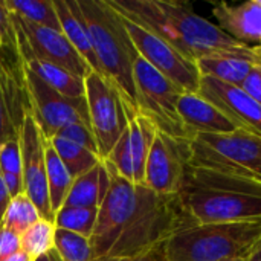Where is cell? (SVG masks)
<instances>
[{"mask_svg":"<svg viewBox=\"0 0 261 261\" xmlns=\"http://www.w3.org/2000/svg\"><path fill=\"white\" fill-rule=\"evenodd\" d=\"M107 2L122 17L150 29L194 61L214 54H261L258 46L252 47L234 40L217 24L196 14L187 3L170 0Z\"/></svg>","mask_w":261,"mask_h":261,"instance_id":"cell-1","label":"cell"},{"mask_svg":"<svg viewBox=\"0 0 261 261\" xmlns=\"http://www.w3.org/2000/svg\"><path fill=\"white\" fill-rule=\"evenodd\" d=\"M177 197L191 223L261 222V182L188 165Z\"/></svg>","mask_w":261,"mask_h":261,"instance_id":"cell-2","label":"cell"},{"mask_svg":"<svg viewBox=\"0 0 261 261\" xmlns=\"http://www.w3.org/2000/svg\"><path fill=\"white\" fill-rule=\"evenodd\" d=\"M102 76L118 90L127 115H136L138 96L133 66L138 50L124 26L122 17L107 0H78Z\"/></svg>","mask_w":261,"mask_h":261,"instance_id":"cell-3","label":"cell"},{"mask_svg":"<svg viewBox=\"0 0 261 261\" xmlns=\"http://www.w3.org/2000/svg\"><path fill=\"white\" fill-rule=\"evenodd\" d=\"M191 223L177 196H161L138 187V203L107 257L139 258L159 248L182 226Z\"/></svg>","mask_w":261,"mask_h":261,"instance_id":"cell-4","label":"cell"},{"mask_svg":"<svg viewBox=\"0 0 261 261\" xmlns=\"http://www.w3.org/2000/svg\"><path fill=\"white\" fill-rule=\"evenodd\" d=\"M261 237V222L188 223L164 245L165 261H222L246 258Z\"/></svg>","mask_w":261,"mask_h":261,"instance_id":"cell-5","label":"cell"},{"mask_svg":"<svg viewBox=\"0 0 261 261\" xmlns=\"http://www.w3.org/2000/svg\"><path fill=\"white\" fill-rule=\"evenodd\" d=\"M190 167L261 182V136L246 130L190 139Z\"/></svg>","mask_w":261,"mask_h":261,"instance_id":"cell-6","label":"cell"},{"mask_svg":"<svg viewBox=\"0 0 261 261\" xmlns=\"http://www.w3.org/2000/svg\"><path fill=\"white\" fill-rule=\"evenodd\" d=\"M133 76L139 113L150 119L158 132L176 139L190 141V135L177 110L179 99L185 92L139 55L135 60Z\"/></svg>","mask_w":261,"mask_h":261,"instance_id":"cell-7","label":"cell"},{"mask_svg":"<svg viewBox=\"0 0 261 261\" xmlns=\"http://www.w3.org/2000/svg\"><path fill=\"white\" fill-rule=\"evenodd\" d=\"M122 21L139 57H142L151 67H154L159 73L174 83L182 92H199L202 75L194 60L177 50L174 46H171L142 24L125 17H122Z\"/></svg>","mask_w":261,"mask_h":261,"instance_id":"cell-8","label":"cell"},{"mask_svg":"<svg viewBox=\"0 0 261 261\" xmlns=\"http://www.w3.org/2000/svg\"><path fill=\"white\" fill-rule=\"evenodd\" d=\"M89 121L101 161H106L128 124V115L118 90L99 73L92 72L86 80Z\"/></svg>","mask_w":261,"mask_h":261,"instance_id":"cell-9","label":"cell"},{"mask_svg":"<svg viewBox=\"0 0 261 261\" xmlns=\"http://www.w3.org/2000/svg\"><path fill=\"white\" fill-rule=\"evenodd\" d=\"M24 89L29 104V112L32 113L38 128L46 139L54 138L63 128L72 124H86L89 121L87 101L84 98H69L46 83H43L37 75L24 67Z\"/></svg>","mask_w":261,"mask_h":261,"instance_id":"cell-10","label":"cell"},{"mask_svg":"<svg viewBox=\"0 0 261 261\" xmlns=\"http://www.w3.org/2000/svg\"><path fill=\"white\" fill-rule=\"evenodd\" d=\"M102 164L109 173L110 185L98 206V217L90 237L93 258H102L109 255L138 203L139 185L121 177L107 161H102Z\"/></svg>","mask_w":261,"mask_h":261,"instance_id":"cell-11","label":"cell"},{"mask_svg":"<svg viewBox=\"0 0 261 261\" xmlns=\"http://www.w3.org/2000/svg\"><path fill=\"white\" fill-rule=\"evenodd\" d=\"M9 14L17 34L18 52H24L40 60L58 64L83 80L93 72L63 32L34 24L15 15L14 12Z\"/></svg>","mask_w":261,"mask_h":261,"instance_id":"cell-12","label":"cell"},{"mask_svg":"<svg viewBox=\"0 0 261 261\" xmlns=\"http://www.w3.org/2000/svg\"><path fill=\"white\" fill-rule=\"evenodd\" d=\"M190 141L156 132L153 139L144 185L161 196H177L188 168Z\"/></svg>","mask_w":261,"mask_h":261,"instance_id":"cell-13","label":"cell"},{"mask_svg":"<svg viewBox=\"0 0 261 261\" xmlns=\"http://www.w3.org/2000/svg\"><path fill=\"white\" fill-rule=\"evenodd\" d=\"M18 142L21 151V177L23 191L37 206L41 219L54 222V213L49 203V190L46 180L44 162V136L38 128L32 113H24L18 130Z\"/></svg>","mask_w":261,"mask_h":261,"instance_id":"cell-14","label":"cell"},{"mask_svg":"<svg viewBox=\"0 0 261 261\" xmlns=\"http://www.w3.org/2000/svg\"><path fill=\"white\" fill-rule=\"evenodd\" d=\"M156 127L141 113L128 115V124L106 159L121 177L135 185H144L148 153L156 136Z\"/></svg>","mask_w":261,"mask_h":261,"instance_id":"cell-15","label":"cell"},{"mask_svg":"<svg viewBox=\"0 0 261 261\" xmlns=\"http://www.w3.org/2000/svg\"><path fill=\"white\" fill-rule=\"evenodd\" d=\"M199 93L217 106L239 128L261 136V104L240 87L202 76Z\"/></svg>","mask_w":261,"mask_h":261,"instance_id":"cell-16","label":"cell"},{"mask_svg":"<svg viewBox=\"0 0 261 261\" xmlns=\"http://www.w3.org/2000/svg\"><path fill=\"white\" fill-rule=\"evenodd\" d=\"M180 119L190 139L197 135H220L239 130V127L211 101L197 93H184L177 106Z\"/></svg>","mask_w":261,"mask_h":261,"instance_id":"cell-17","label":"cell"},{"mask_svg":"<svg viewBox=\"0 0 261 261\" xmlns=\"http://www.w3.org/2000/svg\"><path fill=\"white\" fill-rule=\"evenodd\" d=\"M217 26L234 40L243 44L261 43V5L258 0H248L240 5L217 3L213 8Z\"/></svg>","mask_w":261,"mask_h":261,"instance_id":"cell-18","label":"cell"},{"mask_svg":"<svg viewBox=\"0 0 261 261\" xmlns=\"http://www.w3.org/2000/svg\"><path fill=\"white\" fill-rule=\"evenodd\" d=\"M54 5L60 20L61 31L66 35V38L76 49V52L84 58V61L90 66V69L102 76L78 0H54Z\"/></svg>","mask_w":261,"mask_h":261,"instance_id":"cell-19","label":"cell"},{"mask_svg":"<svg viewBox=\"0 0 261 261\" xmlns=\"http://www.w3.org/2000/svg\"><path fill=\"white\" fill-rule=\"evenodd\" d=\"M196 63L202 76H211L222 83L240 87L251 72L252 66L261 63V54H214L202 57Z\"/></svg>","mask_w":261,"mask_h":261,"instance_id":"cell-20","label":"cell"},{"mask_svg":"<svg viewBox=\"0 0 261 261\" xmlns=\"http://www.w3.org/2000/svg\"><path fill=\"white\" fill-rule=\"evenodd\" d=\"M21 61L28 70H31L34 75H37L43 83H46L49 87L57 90L58 93L69 96V98H84L86 96V86L84 80L70 73L64 67L40 60L37 57H32L29 54L20 52Z\"/></svg>","mask_w":261,"mask_h":261,"instance_id":"cell-21","label":"cell"},{"mask_svg":"<svg viewBox=\"0 0 261 261\" xmlns=\"http://www.w3.org/2000/svg\"><path fill=\"white\" fill-rule=\"evenodd\" d=\"M110 185L109 173L101 161L90 171L73 179L70 191L63 206L75 208H98Z\"/></svg>","mask_w":261,"mask_h":261,"instance_id":"cell-22","label":"cell"},{"mask_svg":"<svg viewBox=\"0 0 261 261\" xmlns=\"http://www.w3.org/2000/svg\"><path fill=\"white\" fill-rule=\"evenodd\" d=\"M44 162H46V180L49 190V203L55 216L63 205L73 184V177L61 162L60 156L54 150L49 139L44 138Z\"/></svg>","mask_w":261,"mask_h":261,"instance_id":"cell-23","label":"cell"},{"mask_svg":"<svg viewBox=\"0 0 261 261\" xmlns=\"http://www.w3.org/2000/svg\"><path fill=\"white\" fill-rule=\"evenodd\" d=\"M49 142L52 144L54 150L57 151L61 162L64 164V167L67 168V171L73 179L90 171L98 164H101V159L96 153L66 138L54 136L49 139Z\"/></svg>","mask_w":261,"mask_h":261,"instance_id":"cell-24","label":"cell"},{"mask_svg":"<svg viewBox=\"0 0 261 261\" xmlns=\"http://www.w3.org/2000/svg\"><path fill=\"white\" fill-rule=\"evenodd\" d=\"M5 6L23 20L63 32L54 0H5Z\"/></svg>","mask_w":261,"mask_h":261,"instance_id":"cell-25","label":"cell"},{"mask_svg":"<svg viewBox=\"0 0 261 261\" xmlns=\"http://www.w3.org/2000/svg\"><path fill=\"white\" fill-rule=\"evenodd\" d=\"M0 174L11 197L24 193L21 177V151L18 139L0 144Z\"/></svg>","mask_w":261,"mask_h":261,"instance_id":"cell-26","label":"cell"},{"mask_svg":"<svg viewBox=\"0 0 261 261\" xmlns=\"http://www.w3.org/2000/svg\"><path fill=\"white\" fill-rule=\"evenodd\" d=\"M55 229L57 226L54 222L46 219H38L20 236L21 249L28 252L34 260L46 255L54 249Z\"/></svg>","mask_w":261,"mask_h":261,"instance_id":"cell-27","label":"cell"},{"mask_svg":"<svg viewBox=\"0 0 261 261\" xmlns=\"http://www.w3.org/2000/svg\"><path fill=\"white\" fill-rule=\"evenodd\" d=\"M96 217H98V208L63 206L58 213H55L54 223L60 229H66L90 239L95 229Z\"/></svg>","mask_w":261,"mask_h":261,"instance_id":"cell-28","label":"cell"},{"mask_svg":"<svg viewBox=\"0 0 261 261\" xmlns=\"http://www.w3.org/2000/svg\"><path fill=\"white\" fill-rule=\"evenodd\" d=\"M41 219L34 202L23 193L11 199L9 206L5 213L2 226L21 236L31 225Z\"/></svg>","mask_w":261,"mask_h":261,"instance_id":"cell-29","label":"cell"},{"mask_svg":"<svg viewBox=\"0 0 261 261\" xmlns=\"http://www.w3.org/2000/svg\"><path fill=\"white\" fill-rule=\"evenodd\" d=\"M54 249L63 261H93L90 239L66 229H55Z\"/></svg>","mask_w":261,"mask_h":261,"instance_id":"cell-30","label":"cell"},{"mask_svg":"<svg viewBox=\"0 0 261 261\" xmlns=\"http://www.w3.org/2000/svg\"><path fill=\"white\" fill-rule=\"evenodd\" d=\"M55 136H61L66 138L72 142H76L86 148H89L90 151L98 154V145H96V139L93 136V132L90 128V125L86 124H72L66 128H63L58 135ZM99 156V154H98Z\"/></svg>","mask_w":261,"mask_h":261,"instance_id":"cell-31","label":"cell"},{"mask_svg":"<svg viewBox=\"0 0 261 261\" xmlns=\"http://www.w3.org/2000/svg\"><path fill=\"white\" fill-rule=\"evenodd\" d=\"M14 139H18V130L14 124L6 95L0 84V144H5Z\"/></svg>","mask_w":261,"mask_h":261,"instance_id":"cell-32","label":"cell"},{"mask_svg":"<svg viewBox=\"0 0 261 261\" xmlns=\"http://www.w3.org/2000/svg\"><path fill=\"white\" fill-rule=\"evenodd\" d=\"M17 34L14 23L11 20V14L5 6V0L0 2V52L3 49L17 47Z\"/></svg>","mask_w":261,"mask_h":261,"instance_id":"cell-33","label":"cell"},{"mask_svg":"<svg viewBox=\"0 0 261 261\" xmlns=\"http://www.w3.org/2000/svg\"><path fill=\"white\" fill-rule=\"evenodd\" d=\"M240 89L245 93H248L252 99H255L258 104H261V63L252 66L251 72L248 73Z\"/></svg>","mask_w":261,"mask_h":261,"instance_id":"cell-34","label":"cell"},{"mask_svg":"<svg viewBox=\"0 0 261 261\" xmlns=\"http://www.w3.org/2000/svg\"><path fill=\"white\" fill-rule=\"evenodd\" d=\"M20 249H21L20 236L15 234L14 231L0 226V260L15 254Z\"/></svg>","mask_w":261,"mask_h":261,"instance_id":"cell-35","label":"cell"},{"mask_svg":"<svg viewBox=\"0 0 261 261\" xmlns=\"http://www.w3.org/2000/svg\"><path fill=\"white\" fill-rule=\"evenodd\" d=\"M93 261H165L164 255H162V249H156L144 257L139 258H110V257H102V258H93Z\"/></svg>","mask_w":261,"mask_h":261,"instance_id":"cell-36","label":"cell"},{"mask_svg":"<svg viewBox=\"0 0 261 261\" xmlns=\"http://www.w3.org/2000/svg\"><path fill=\"white\" fill-rule=\"evenodd\" d=\"M11 199L12 197H11L9 191H8V188L5 185V180H3V177L0 174V226L3 223V217H5V213H6L8 206H9Z\"/></svg>","mask_w":261,"mask_h":261,"instance_id":"cell-37","label":"cell"},{"mask_svg":"<svg viewBox=\"0 0 261 261\" xmlns=\"http://www.w3.org/2000/svg\"><path fill=\"white\" fill-rule=\"evenodd\" d=\"M0 261H35L28 252H24L23 249H20V251H17L15 254H12V255H9V257H6V258H3V260Z\"/></svg>","mask_w":261,"mask_h":261,"instance_id":"cell-38","label":"cell"},{"mask_svg":"<svg viewBox=\"0 0 261 261\" xmlns=\"http://www.w3.org/2000/svg\"><path fill=\"white\" fill-rule=\"evenodd\" d=\"M248 261H261V237L260 240L255 243V246L251 249V252L246 255Z\"/></svg>","mask_w":261,"mask_h":261,"instance_id":"cell-39","label":"cell"},{"mask_svg":"<svg viewBox=\"0 0 261 261\" xmlns=\"http://www.w3.org/2000/svg\"><path fill=\"white\" fill-rule=\"evenodd\" d=\"M35 261H63L60 258V255L55 252V249H52L50 252H47L46 255H43V257H40V258H37Z\"/></svg>","mask_w":261,"mask_h":261,"instance_id":"cell-40","label":"cell"},{"mask_svg":"<svg viewBox=\"0 0 261 261\" xmlns=\"http://www.w3.org/2000/svg\"><path fill=\"white\" fill-rule=\"evenodd\" d=\"M222 261H248L246 258H228V260H222Z\"/></svg>","mask_w":261,"mask_h":261,"instance_id":"cell-41","label":"cell"},{"mask_svg":"<svg viewBox=\"0 0 261 261\" xmlns=\"http://www.w3.org/2000/svg\"><path fill=\"white\" fill-rule=\"evenodd\" d=\"M258 47H260V50H261V43H260V44H258Z\"/></svg>","mask_w":261,"mask_h":261,"instance_id":"cell-42","label":"cell"},{"mask_svg":"<svg viewBox=\"0 0 261 261\" xmlns=\"http://www.w3.org/2000/svg\"><path fill=\"white\" fill-rule=\"evenodd\" d=\"M258 2H260V5H261V0H258Z\"/></svg>","mask_w":261,"mask_h":261,"instance_id":"cell-43","label":"cell"}]
</instances>
